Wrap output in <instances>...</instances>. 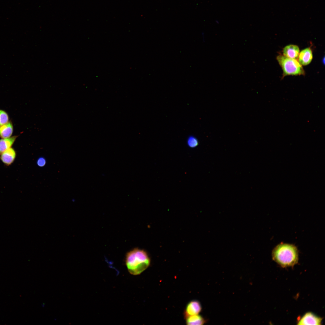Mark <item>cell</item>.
Instances as JSON below:
<instances>
[{"label":"cell","mask_w":325,"mask_h":325,"mask_svg":"<svg viewBox=\"0 0 325 325\" xmlns=\"http://www.w3.org/2000/svg\"><path fill=\"white\" fill-rule=\"evenodd\" d=\"M125 262L130 274L136 275L140 274L147 268L150 260L145 251L135 248L126 253Z\"/></svg>","instance_id":"cell-1"},{"label":"cell","mask_w":325,"mask_h":325,"mask_svg":"<svg viewBox=\"0 0 325 325\" xmlns=\"http://www.w3.org/2000/svg\"><path fill=\"white\" fill-rule=\"evenodd\" d=\"M272 257L273 260L282 267L292 266L298 262V250L292 244L281 243L273 249Z\"/></svg>","instance_id":"cell-2"},{"label":"cell","mask_w":325,"mask_h":325,"mask_svg":"<svg viewBox=\"0 0 325 325\" xmlns=\"http://www.w3.org/2000/svg\"><path fill=\"white\" fill-rule=\"evenodd\" d=\"M277 59L283 70V77L287 75L305 74L302 65L297 59L288 58L281 54L278 55Z\"/></svg>","instance_id":"cell-3"},{"label":"cell","mask_w":325,"mask_h":325,"mask_svg":"<svg viewBox=\"0 0 325 325\" xmlns=\"http://www.w3.org/2000/svg\"><path fill=\"white\" fill-rule=\"evenodd\" d=\"M322 318L311 312L306 313L298 321V325H320Z\"/></svg>","instance_id":"cell-4"},{"label":"cell","mask_w":325,"mask_h":325,"mask_svg":"<svg viewBox=\"0 0 325 325\" xmlns=\"http://www.w3.org/2000/svg\"><path fill=\"white\" fill-rule=\"evenodd\" d=\"M201 310L202 307L200 302L197 300H192L186 305L184 312V317L186 318L190 316L198 314Z\"/></svg>","instance_id":"cell-5"},{"label":"cell","mask_w":325,"mask_h":325,"mask_svg":"<svg viewBox=\"0 0 325 325\" xmlns=\"http://www.w3.org/2000/svg\"><path fill=\"white\" fill-rule=\"evenodd\" d=\"M16 153L14 149L11 147L3 152L0 155V159L6 166H9L14 161Z\"/></svg>","instance_id":"cell-6"},{"label":"cell","mask_w":325,"mask_h":325,"mask_svg":"<svg viewBox=\"0 0 325 325\" xmlns=\"http://www.w3.org/2000/svg\"><path fill=\"white\" fill-rule=\"evenodd\" d=\"M283 55L288 58L297 59L299 53V47L296 45H289L286 46L283 49Z\"/></svg>","instance_id":"cell-7"},{"label":"cell","mask_w":325,"mask_h":325,"mask_svg":"<svg viewBox=\"0 0 325 325\" xmlns=\"http://www.w3.org/2000/svg\"><path fill=\"white\" fill-rule=\"evenodd\" d=\"M298 57L299 62L302 65L305 66L309 64L313 58L311 49L307 48L303 49L299 53Z\"/></svg>","instance_id":"cell-8"},{"label":"cell","mask_w":325,"mask_h":325,"mask_svg":"<svg viewBox=\"0 0 325 325\" xmlns=\"http://www.w3.org/2000/svg\"><path fill=\"white\" fill-rule=\"evenodd\" d=\"M17 136H14L0 139V155L4 151L11 147Z\"/></svg>","instance_id":"cell-9"},{"label":"cell","mask_w":325,"mask_h":325,"mask_svg":"<svg viewBox=\"0 0 325 325\" xmlns=\"http://www.w3.org/2000/svg\"><path fill=\"white\" fill-rule=\"evenodd\" d=\"M13 126L12 123L8 122L0 126V137L6 138L11 137L13 132Z\"/></svg>","instance_id":"cell-10"},{"label":"cell","mask_w":325,"mask_h":325,"mask_svg":"<svg viewBox=\"0 0 325 325\" xmlns=\"http://www.w3.org/2000/svg\"><path fill=\"white\" fill-rule=\"evenodd\" d=\"M185 319L186 324L188 325H202L205 323L204 319L198 314L190 316Z\"/></svg>","instance_id":"cell-11"},{"label":"cell","mask_w":325,"mask_h":325,"mask_svg":"<svg viewBox=\"0 0 325 325\" xmlns=\"http://www.w3.org/2000/svg\"><path fill=\"white\" fill-rule=\"evenodd\" d=\"M9 117L7 113L5 111L0 110V126L8 122Z\"/></svg>","instance_id":"cell-12"},{"label":"cell","mask_w":325,"mask_h":325,"mask_svg":"<svg viewBox=\"0 0 325 325\" xmlns=\"http://www.w3.org/2000/svg\"><path fill=\"white\" fill-rule=\"evenodd\" d=\"M187 143L189 147L193 148L196 147L198 145V141L196 138L193 136H191L188 138Z\"/></svg>","instance_id":"cell-13"},{"label":"cell","mask_w":325,"mask_h":325,"mask_svg":"<svg viewBox=\"0 0 325 325\" xmlns=\"http://www.w3.org/2000/svg\"><path fill=\"white\" fill-rule=\"evenodd\" d=\"M46 163V160L45 158L43 157L39 158L37 161V164L39 166H44Z\"/></svg>","instance_id":"cell-14"}]
</instances>
